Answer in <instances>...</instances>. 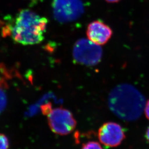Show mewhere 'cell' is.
Listing matches in <instances>:
<instances>
[{"mask_svg":"<svg viewBox=\"0 0 149 149\" xmlns=\"http://www.w3.org/2000/svg\"><path fill=\"white\" fill-rule=\"evenodd\" d=\"M144 97L134 86L121 84L111 90L108 97L110 110L126 121H134L141 117L145 108Z\"/></svg>","mask_w":149,"mask_h":149,"instance_id":"cell-1","label":"cell"},{"mask_svg":"<svg viewBox=\"0 0 149 149\" xmlns=\"http://www.w3.org/2000/svg\"><path fill=\"white\" fill-rule=\"evenodd\" d=\"M48 20L29 9H23L17 14L14 23L7 26V33L13 40L22 45H33L45 38Z\"/></svg>","mask_w":149,"mask_h":149,"instance_id":"cell-2","label":"cell"},{"mask_svg":"<svg viewBox=\"0 0 149 149\" xmlns=\"http://www.w3.org/2000/svg\"><path fill=\"white\" fill-rule=\"evenodd\" d=\"M72 55L73 59L78 63L92 66L97 65L101 61L102 50L100 45L89 40L81 39L75 44Z\"/></svg>","mask_w":149,"mask_h":149,"instance_id":"cell-3","label":"cell"},{"mask_svg":"<svg viewBox=\"0 0 149 149\" xmlns=\"http://www.w3.org/2000/svg\"><path fill=\"white\" fill-rule=\"evenodd\" d=\"M47 116L51 130L56 134L68 135L76 127L75 119L67 109L63 108L52 109Z\"/></svg>","mask_w":149,"mask_h":149,"instance_id":"cell-4","label":"cell"},{"mask_svg":"<svg viewBox=\"0 0 149 149\" xmlns=\"http://www.w3.org/2000/svg\"><path fill=\"white\" fill-rule=\"evenodd\" d=\"M52 9L55 19L61 23L75 21L84 11L81 0H53Z\"/></svg>","mask_w":149,"mask_h":149,"instance_id":"cell-5","label":"cell"},{"mask_svg":"<svg viewBox=\"0 0 149 149\" xmlns=\"http://www.w3.org/2000/svg\"><path fill=\"white\" fill-rule=\"evenodd\" d=\"M124 129L116 123L103 124L98 131V138L101 143L108 147L118 146L125 139Z\"/></svg>","mask_w":149,"mask_h":149,"instance_id":"cell-6","label":"cell"},{"mask_svg":"<svg viewBox=\"0 0 149 149\" xmlns=\"http://www.w3.org/2000/svg\"><path fill=\"white\" fill-rule=\"evenodd\" d=\"M113 33L112 29L100 20L89 23L86 30L88 39L100 46L106 44L111 38Z\"/></svg>","mask_w":149,"mask_h":149,"instance_id":"cell-7","label":"cell"},{"mask_svg":"<svg viewBox=\"0 0 149 149\" xmlns=\"http://www.w3.org/2000/svg\"><path fill=\"white\" fill-rule=\"evenodd\" d=\"M11 72L3 64H0V87L6 89L11 79Z\"/></svg>","mask_w":149,"mask_h":149,"instance_id":"cell-8","label":"cell"},{"mask_svg":"<svg viewBox=\"0 0 149 149\" xmlns=\"http://www.w3.org/2000/svg\"><path fill=\"white\" fill-rule=\"evenodd\" d=\"M7 103V96L5 92V89L0 87V114L6 109Z\"/></svg>","mask_w":149,"mask_h":149,"instance_id":"cell-9","label":"cell"},{"mask_svg":"<svg viewBox=\"0 0 149 149\" xmlns=\"http://www.w3.org/2000/svg\"><path fill=\"white\" fill-rule=\"evenodd\" d=\"M81 149H103L99 142L89 141L84 144Z\"/></svg>","mask_w":149,"mask_h":149,"instance_id":"cell-10","label":"cell"},{"mask_svg":"<svg viewBox=\"0 0 149 149\" xmlns=\"http://www.w3.org/2000/svg\"><path fill=\"white\" fill-rule=\"evenodd\" d=\"M9 141L7 136L3 134L0 133V149H8Z\"/></svg>","mask_w":149,"mask_h":149,"instance_id":"cell-11","label":"cell"},{"mask_svg":"<svg viewBox=\"0 0 149 149\" xmlns=\"http://www.w3.org/2000/svg\"><path fill=\"white\" fill-rule=\"evenodd\" d=\"M144 112H145V116L149 120V100H148L144 108Z\"/></svg>","mask_w":149,"mask_h":149,"instance_id":"cell-12","label":"cell"},{"mask_svg":"<svg viewBox=\"0 0 149 149\" xmlns=\"http://www.w3.org/2000/svg\"><path fill=\"white\" fill-rule=\"evenodd\" d=\"M106 1L109 3H118L119 1H120L121 0H105Z\"/></svg>","mask_w":149,"mask_h":149,"instance_id":"cell-13","label":"cell"},{"mask_svg":"<svg viewBox=\"0 0 149 149\" xmlns=\"http://www.w3.org/2000/svg\"><path fill=\"white\" fill-rule=\"evenodd\" d=\"M146 137L147 140L149 142V127H148L146 133Z\"/></svg>","mask_w":149,"mask_h":149,"instance_id":"cell-14","label":"cell"}]
</instances>
